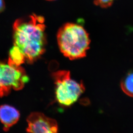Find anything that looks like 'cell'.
Segmentation results:
<instances>
[{"label":"cell","instance_id":"obj_1","mask_svg":"<svg viewBox=\"0 0 133 133\" xmlns=\"http://www.w3.org/2000/svg\"><path fill=\"white\" fill-rule=\"evenodd\" d=\"M45 19L36 14L17 19L13 25L14 46L23 54L25 61L32 63L44 53L46 44Z\"/></svg>","mask_w":133,"mask_h":133},{"label":"cell","instance_id":"obj_2","mask_svg":"<svg viewBox=\"0 0 133 133\" xmlns=\"http://www.w3.org/2000/svg\"><path fill=\"white\" fill-rule=\"evenodd\" d=\"M57 39L62 53L70 60L85 57L90 43L89 34L85 29L73 23H67L61 27Z\"/></svg>","mask_w":133,"mask_h":133},{"label":"cell","instance_id":"obj_3","mask_svg":"<svg viewBox=\"0 0 133 133\" xmlns=\"http://www.w3.org/2000/svg\"><path fill=\"white\" fill-rule=\"evenodd\" d=\"M52 75L56 84V99L61 105H72L85 91L83 83L72 79L69 71H58L54 72Z\"/></svg>","mask_w":133,"mask_h":133},{"label":"cell","instance_id":"obj_4","mask_svg":"<svg viewBox=\"0 0 133 133\" xmlns=\"http://www.w3.org/2000/svg\"><path fill=\"white\" fill-rule=\"evenodd\" d=\"M29 80L25 71L20 66L0 61V97L8 95L12 90H21Z\"/></svg>","mask_w":133,"mask_h":133},{"label":"cell","instance_id":"obj_5","mask_svg":"<svg viewBox=\"0 0 133 133\" xmlns=\"http://www.w3.org/2000/svg\"><path fill=\"white\" fill-rule=\"evenodd\" d=\"M28 127L27 131L29 133H55L58 131L57 122L46 117L43 113L33 112L27 119Z\"/></svg>","mask_w":133,"mask_h":133},{"label":"cell","instance_id":"obj_6","mask_svg":"<svg viewBox=\"0 0 133 133\" xmlns=\"http://www.w3.org/2000/svg\"><path fill=\"white\" fill-rule=\"evenodd\" d=\"M19 111L10 105H4L0 107V121L4 125V131H7L19 120Z\"/></svg>","mask_w":133,"mask_h":133},{"label":"cell","instance_id":"obj_7","mask_svg":"<svg viewBox=\"0 0 133 133\" xmlns=\"http://www.w3.org/2000/svg\"><path fill=\"white\" fill-rule=\"evenodd\" d=\"M121 87L126 94L133 97V72L128 73L123 78Z\"/></svg>","mask_w":133,"mask_h":133},{"label":"cell","instance_id":"obj_8","mask_svg":"<svg viewBox=\"0 0 133 133\" xmlns=\"http://www.w3.org/2000/svg\"><path fill=\"white\" fill-rule=\"evenodd\" d=\"M8 61L16 65L20 66L25 61V59L24 55L19 49L14 46L10 50Z\"/></svg>","mask_w":133,"mask_h":133},{"label":"cell","instance_id":"obj_9","mask_svg":"<svg viewBox=\"0 0 133 133\" xmlns=\"http://www.w3.org/2000/svg\"><path fill=\"white\" fill-rule=\"evenodd\" d=\"M116 0H95L94 3L96 6L103 8H107L111 6Z\"/></svg>","mask_w":133,"mask_h":133},{"label":"cell","instance_id":"obj_10","mask_svg":"<svg viewBox=\"0 0 133 133\" xmlns=\"http://www.w3.org/2000/svg\"><path fill=\"white\" fill-rule=\"evenodd\" d=\"M5 7V3L4 0H0V13L4 11Z\"/></svg>","mask_w":133,"mask_h":133},{"label":"cell","instance_id":"obj_11","mask_svg":"<svg viewBox=\"0 0 133 133\" xmlns=\"http://www.w3.org/2000/svg\"><path fill=\"white\" fill-rule=\"evenodd\" d=\"M47 1H55V0H46Z\"/></svg>","mask_w":133,"mask_h":133}]
</instances>
